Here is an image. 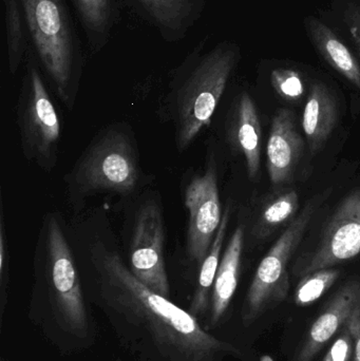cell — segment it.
<instances>
[{
	"instance_id": "6da1fadb",
	"label": "cell",
	"mask_w": 360,
	"mask_h": 361,
	"mask_svg": "<svg viewBox=\"0 0 360 361\" xmlns=\"http://www.w3.org/2000/svg\"><path fill=\"white\" fill-rule=\"evenodd\" d=\"M89 267L91 299L118 343L137 361H222L241 355L188 310L142 283L101 240L89 245Z\"/></svg>"
},
{
	"instance_id": "7a4b0ae2",
	"label": "cell",
	"mask_w": 360,
	"mask_h": 361,
	"mask_svg": "<svg viewBox=\"0 0 360 361\" xmlns=\"http://www.w3.org/2000/svg\"><path fill=\"white\" fill-rule=\"evenodd\" d=\"M27 318L63 355L82 353L97 343L75 258L53 214L44 219L38 241Z\"/></svg>"
},
{
	"instance_id": "3957f363",
	"label": "cell",
	"mask_w": 360,
	"mask_h": 361,
	"mask_svg": "<svg viewBox=\"0 0 360 361\" xmlns=\"http://www.w3.org/2000/svg\"><path fill=\"white\" fill-rule=\"evenodd\" d=\"M201 40L171 71L166 93L161 102V114L175 129L177 149L184 152L211 118L225 92L241 59L238 44L230 40L206 49Z\"/></svg>"
},
{
	"instance_id": "277c9868",
	"label": "cell",
	"mask_w": 360,
	"mask_h": 361,
	"mask_svg": "<svg viewBox=\"0 0 360 361\" xmlns=\"http://www.w3.org/2000/svg\"><path fill=\"white\" fill-rule=\"evenodd\" d=\"M30 48L56 92L71 110L75 104L86 57L66 0H20Z\"/></svg>"
},
{
	"instance_id": "5b68a950",
	"label": "cell",
	"mask_w": 360,
	"mask_h": 361,
	"mask_svg": "<svg viewBox=\"0 0 360 361\" xmlns=\"http://www.w3.org/2000/svg\"><path fill=\"white\" fill-rule=\"evenodd\" d=\"M139 180L141 169L135 137L127 127L112 125L89 144L66 182L71 197L76 200L97 193L130 195Z\"/></svg>"
},
{
	"instance_id": "8992f818",
	"label": "cell",
	"mask_w": 360,
	"mask_h": 361,
	"mask_svg": "<svg viewBox=\"0 0 360 361\" xmlns=\"http://www.w3.org/2000/svg\"><path fill=\"white\" fill-rule=\"evenodd\" d=\"M16 123L25 158L50 173L58 159L61 124L30 47L17 99Z\"/></svg>"
},
{
	"instance_id": "52a82bcc",
	"label": "cell",
	"mask_w": 360,
	"mask_h": 361,
	"mask_svg": "<svg viewBox=\"0 0 360 361\" xmlns=\"http://www.w3.org/2000/svg\"><path fill=\"white\" fill-rule=\"evenodd\" d=\"M323 199V197H316L306 203V207L287 225L283 235L262 259L245 298L242 312L244 326H251L264 312L287 298L290 290L287 265L296 248L302 243Z\"/></svg>"
},
{
	"instance_id": "ba28073f",
	"label": "cell",
	"mask_w": 360,
	"mask_h": 361,
	"mask_svg": "<svg viewBox=\"0 0 360 361\" xmlns=\"http://www.w3.org/2000/svg\"><path fill=\"white\" fill-rule=\"evenodd\" d=\"M164 214L159 197H148L135 212L129 244L131 273L156 294L170 299L165 264Z\"/></svg>"
},
{
	"instance_id": "9c48e42d",
	"label": "cell",
	"mask_w": 360,
	"mask_h": 361,
	"mask_svg": "<svg viewBox=\"0 0 360 361\" xmlns=\"http://www.w3.org/2000/svg\"><path fill=\"white\" fill-rule=\"evenodd\" d=\"M184 202L188 212L186 258L199 271L223 216L215 165H209L203 175L192 178L186 187Z\"/></svg>"
},
{
	"instance_id": "30bf717a",
	"label": "cell",
	"mask_w": 360,
	"mask_h": 361,
	"mask_svg": "<svg viewBox=\"0 0 360 361\" xmlns=\"http://www.w3.org/2000/svg\"><path fill=\"white\" fill-rule=\"evenodd\" d=\"M360 254V188L349 193L328 221L318 246L296 263L295 274L332 269Z\"/></svg>"
},
{
	"instance_id": "8fae6325",
	"label": "cell",
	"mask_w": 360,
	"mask_h": 361,
	"mask_svg": "<svg viewBox=\"0 0 360 361\" xmlns=\"http://www.w3.org/2000/svg\"><path fill=\"white\" fill-rule=\"evenodd\" d=\"M131 12L164 42H182L203 16L207 0H124Z\"/></svg>"
},
{
	"instance_id": "7c38bea8",
	"label": "cell",
	"mask_w": 360,
	"mask_h": 361,
	"mask_svg": "<svg viewBox=\"0 0 360 361\" xmlns=\"http://www.w3.org/2000/svg\"><path fill=\"white\" fill-rule=\"evenodd\" d=\"M304 145L293 112L278 110L272 121L266 148V166L273 185L281 186L293 180Z\"/></svg>"
},
{
	"instance_id": "4fadbf2b",
	"label": "cell",
	"mask_w": 360,
	"mask_h": 361,
	"mask_svg": "<svg viewBox=\"0 0 360 361\" xmlns=\"http://www.w3.org/2000/svg\"><path fill=\"white\" fill-rule=\"evenodd\" d=\"M359 310L360 281L353 280L336 293L325 312L315 320L296 361L314 360L328 341L342 326H346Z\"/></svg>"
},
{
	"instance_id": "5bb4252c",
	"label": "cell",
	"mask_w": 360,
	"mask_h": 361,
	"mask_svg": "<svg viewBox=\"0 0 360 361\" xmlns=\"http://www.w3.org/2000/svg\"><path fill=\"white\" fill-rule=\"evenodd\" d=\"M244 226L239 225L232 233L220 261L211 293V309L204 328H217L228 313L240 277L241 259L244 247Z\"/></svg>"
},
{
	"instance_id": "9a60e30c",
	"label": "cell",
	"mask_w": 360,
	"mask_h": 361,
	"mask_svg": "<svg viewBox=\"0 0 360 361\" xmlns=\"http://www.w3.org/2000/svg\"><path fill=\"white\" fill-rule=\"evenodd\" d=\"M92 54L109 44L120 21V0H70Z\"/></svg>"
},
{
	"instance_id": "2e32d148",
	"label": "cell",
	"mask_w": 360,
	"mask_h": 361,
	"mask_svg": "<svg viewBox=\"0 0 360 361\" xmlns=\"http://www.w3.org/2000/svg\"><path fill=\"white\" fill-rule=\"evenodd\" d=\"M336 121L337 106L333 93L323 82H314L311 87L302 118V128L313 156L329 140L335 128Z\"/></svg>"
},
{
	"instance_id": "e0dca14e",
	"label": "cell",
	"mask_w": 360,
	"mask_h": 361,
	"mask_svg": "<svg viewBox=\"0 0 360 361\" xmlns=\"http://www.w3.org/2000/svg\"><path fill=\"white\" fill-rule=\"evenodd\" d=\"M309 37L321 57L360 90V63L349 47L340 39L335 32L315 17L304 21Z\"/></svg>"
},
{
	"instance_id": "ac0fdd59",
	"label": "cell",
	"mask_w": 360,
	"mask_h": 361,
	"mask_svg": "<svg viewBox=\"0 0 360 361\" xmlns=\"http://www.w3.org/2000/svg\"><path fill=\"white\" fill-rule=\"evenodd\" d=\"M261 124L257 108L249 93L238 99L234 123L235 145L244 157L247 173L255 179L260 171L261 159Z\"/></svg>"
},
{
	"instance_id": "d6986e66",
	"label": "cell",
	"mask_w": 360,
	"mask_h": 361,
	"mask_svg": "<svg viewBox=\"0 0 360 361\" xmlns=\"http://www.w3.org/2000/svg\"><path fill=\"white\" fill-rule=\"evenodd\" d=\"M230 218V205H228L225 210H224L221 224H220L217 235H216L213 244L209 248V254H207L206 258L204 259L200 269H199L196 288H194V295H192L188 311L192 315L196 316L200 322L202 319H206L209 309H211V293H213L216 275H217L220 261L222 258L221 252L222 248H223Z\"/></svg>"
},
{
	"instance_id": "ffe728a7",
	"label": "cell",
	"mask_w": 360,
	"mask_h": 361,
	"mask_svg": "<svg viewBox=\"0 0 360 361\" xmlns=\"http://www.w3.org/2000/svg\"><path fill=\"white\" fill-rule=\"evenodd\" d=\"M2 2L4 6L8 70L14 75L29 51V35L20 0H2Z\"/></svg>"
},
{
	"instance_id": "44dd1931",
	"label": "cell",
	"mask_w": 360,
	"mask_h": 361,
	"mask_svg": "<svg viewBox=\"0 0 360 361\" xmlns=\"http://www.w3.org/2000/svg\"><path fill=\"white\" fill-rule=\"evenodd\" d=\"M299 209V197L295 190L283 192L275 197L262 210L259 222L255 228L257 237H268L283 225L291 224Z\"/></svg>"
},
{
	"instance_id": "7402d4cb",
	"label": "cell",
	"mask_w": 360,
	"mask_h": 361,
	"mask_svg": "<svg viewBox=\"0 0 360 361\" xmlns=\"http://www.w3.org/2000/svg\"><path fill=\"white\" fill-rule=\"evenodd\" d=\"M340 276V271L333 267L304 276L296 288V305L298 307L312 305L334 286Z\"/></svg>"
},
{
	"instance_id": "603a6c76",
	"label": "cell",
	"mask_w": 360,
	"mask_h": 361,
	"mask_svg": "<svg viewBox=\"0 0 360 361\" xmlns=\"http://www.w3.org/2000/svg\"><path fill=\"white\" fill-rule=\"evenodd\" d=\"M6 242L4 225V201L0 200V329L4 324V314L8 303V284H10V254Z\"/></svg>"
},
{
	"instance_id": "cb8c5ba5",
	"label": "cell",
	"mask_w": 360,
	"mask_h": 361,
	"mask_svg": "<svg viewBox=\"0 0 360 361\" xmlns=\"http://www.w3.org/2000/svg\"><path fill=\"white\" fill-rule=\"evenodd\" d=\"M273 87L277 94L289 102L299 101L304 95L306 86L299 72L291 69H277L272 72Z\"/></svg>"
},
{
	"instance_id": "d4e9b609",
	"label": "cell",
	"mask_w": 360,
	"mask_h": 361,
	"mask_svg": "<svg viewBox=\"0 0 360 361\" xmlns=\"http://www.w3.org/2000/svg\"><path fill=\"white\" fill-rule=\"evenodd\" d=\"M354 338L350 331L345 326L344 332L330 348L323 361H351L354 355Z\"/></svg>"
},
{
	"instance_id": "484cf974",
	"label": "cell",
	"mask_w": 360,
	"mask_h": 361,
	"mask_svg": "<svg viewBox=\"0 0 360 361\" xmlns=\"http://www.w3.org/2000/svg\"><path fill=\"white\" fill-rule=\"evenodd\" d=\"M346 326L354 338V355L352 361H360V310L347 322Z\"/></svg>"
},
{
	"instance_id": "4316f807",
	"label": "cell",
	"mask_w": 360,
	"mask_h": 361,
	"mask_svg": "<svg viewBox=\"0 0 360 361\" xmlns=\"http://www.w3.org/2000/svg\"><path fill=\"white\" fill-rule=\"evenodd\" d=\"M349 19H350V23H352L350 29L351 36L360 59V8H356L354 12L351 13L349 15Z\"/></svg>"
},
{
	"instance_id": "83f0119b",
	"label": "cell",
	"mask_w": 360,
	"mask_h": 361,
	"mask_svg": "<svg viewBox=\"0 0 360 361\" xmlns=\"http://www.w3.org/2000/svg\"><path fill=\"white\" fill-rule=\"evenodd\" d=\"M0 361H8L6 360V357H4V356H1V358H0Z\"/></svg>"
}]
</instances>
